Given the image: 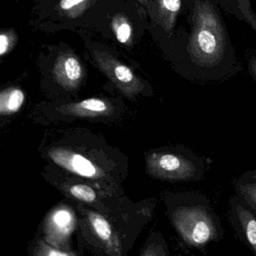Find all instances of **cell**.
I'll list each match as a JSON object with an SVG mask.
<instances>
[{
  "instance_id": "1",
  "label": "cell",
  "mask_w": 256,
  "mask_h": 256,
  "mask_svg": "<svg viewBox=\"0 0 256 256\" xmlns=\"http://www.w3.org/2000/svg\"><path fill=\"white\" fill-rule=\"evenodd\" d=\"M172 226L182 242L200 250L224 234L221 220L204 194L193 192L175 194L169 200Z\"/></svg>"
},
{
  "instance_id": "2",
  "label": "cell",
  "mask_w": 256,
  "mask_h": 256,
  "mask_svg": "<svg viewBox=\"0 0 256 256\" xmlns=\"http://www.w3.org/2000/svg\"><path fill=\"white\" fill-rule=\"evenodd\" d=\"M188 52L199 65L212 66L224 55L226 35L218 16L206 2L198 1L193 14Z\"/></svg>"
},
{
  "instance_id": "3",
  "label": "cell",
  "mask_w": 256,
  "mask_h": 256,
  "mask_svg": "<svg viewBox=\"0 0 256 256\" xmlns=\"http://www.w3.org/2000/svg\"><path fill=\"white\" fill-rule=\"evenodd\" d=\"M146 168L156 179L172 182H198L204 174L203 160L184 146L151 152Z\"/></svg>"
},
{
  "instance_id": "4",
  "label": "cell",
  "mask_w": 256,
  "mask_h": 256,
  "mask_svg": "<svg viewBox=\"0 0 256 256\" xmlns=\"http://www.w3.org/2000/svg\"><path fill=\"white\" fill-rule=\"evenodd\" d=\"M229 218L240 239L256 256V214L239 198L232 196Z\"/></svg>"
},
{
  "instance_id": "5",
  "label": "cell",
  "mask_w": 256,
  "mask_h": 256,
  "mask_svg": "<svg viewBox=\"0 0 256 256\" xmlns=\"http://www.w3.org/2000/svg\"><path fill=\"white\" fill-rule=\"evenodd\" d=\"M48 156L56 164L76 174L92 179L102 176L100 169L92 162L73 151L58 148L52 150Z\"/></svg>"
},
{
  "instance_id": "6",
  "label": "cell",
  "mask_w": 256,
  "mask_h": 256,
  "mask_svg": "<svg viewBox=\"0 0 256 256\" xmlns=\"http://www.w3.org/2000/svg\"><path fill=\"white\" fill-rule=\"evenodd\" d=\"M62 114L77 118H98L113 113V106L100 98H89L80 102L64 104L58 109Z\"/></svg>"
},
{
  "instance_id": "7",
  "label": "cell",
  "mask_w": 256,
  "mask_h": 256,
  "mask_svg": "<svg viewBox=\"0 0 256 256\" xmlns=\"http://www.w3.org/2000/svg\"><path fill=\"white\" fill-rule=\"evenodd\" d=\"M74 216L67 208L54 211L48 222V234L56 240H65L74 228Z\"/></svg>"
},
{
  "instance_id": "8",
  "label": "cell",
  "mask_w": 256,
  "mask_h": 256,
  "mask_svg": "<svg viewBox=\"0 0 256 256\" xmlns=\"http://www.w3.org/2000/svg\"><path fill=\"white\" fill-rule=\"evenodd\" d=\"M55 74L58 82L66 88H77L82 77L80 62L74 56L62 58L56 66Z\"/></svg>"
},
{
  "instance_id": "9",
  "label": "cell",
  "mask_w": 256,
  "mask_h": 256,
  "mask_svg": "<svg viewBox=\"0 0 256 256\" xmlns=\"http://www.w3.org/2000/svg\"><path fill=\"white\" fill-rule=\"evenodd\" d=\"M88 218L96 234L107 246L108 248L114 250L118 247V244L115 242L116 240L112 227L102 216L90 211L88 214Z\"/></svg>"
},
{
  "instance_id": "10",
  "label": "cell",
  "mask_w": 256,
  "mask_h": 256,
  "mask_svg": "<svg viewBox=\"0 0 256 256\" xmlns=\"http://www.w3.org/2000/svg\"><path fill=\"white\" fill-rule=\"evenodd\" d=\"M238 197L256 214V179L242 174L235 184Z\"/></svg>"
},
{
  "instance_id": "11",
  "label": "cell",
  "mask_w": 256,
  "mask_h": 256,
  "mask_svg": "<svg viewBox=\"0 0 256 256\" xmlns=\"http://www.w3.org/2000/svg\"><path fill=\"white\" fill-rule=\"evenodd\" d=\"M24 94L17 88L6 90L0 95V114H13L20 110L24 102Z\"/></svg>"
},
{
  "instance_id": "12",
  "label": "cell",
  "mask_w": 256,
  "mask_h": 256,
  "mask_svg": "<svg viewBox=\"0 0 256 256\" xmlns=\"http://www.w3.org/2000/svg\"><path fill=\"white\" fill-rule=\"evenodd\" d=\"M70 192L72 196H74L76 198L88 203L94 202L96 198L95 191L91 187L84 184L72 186L70 187Z\"/></svg>"
},
{
  "instance_id": "13",
  "label": "cell",
  "mask_w": 256,
  "mask_h": 256,
  "mask_svg": "<svg viewBox=\"0 0 256 256\" xmlns=\"http://www.w3.org/2000/svg\"><path fill=\"white\" fill-rule=\"evenodd\" d=\"M238 4L240 12L245 18L244 20L256 30V14L252 10L250 0H238Z\"/></svg>"
},
{
  "instance_id": "14",
  "label": "cell",
  "mask_w": 256,
  "mask_h": 256,
  "mask_svg": "<svg viewBox=\"0 0 256 256\" xmlns=\"http://www.w3.org/2000/svg\"><path fill=\"white\" fill-rule=\"evenodd\" d=\"M132 30L130 24L125 23L121 24L116 31V38L121 43H126L131 36Z\"/></svg>"
},
{
  "instance_id": "15",
  "label": "cell",
  "mask_w": 256,
  "mask_h": 256,
  "mask_svg": "<svg viewBox=\"0 0 256 256\" xmlns=\"http://www.w3.org/2000/svg\"><path fill=\"white\" fill-rule=\"evenodd\" d=\"M163 7L170 14H176L181 6L180 0H162Z\"/></svg>"
},
{
  "instance_id": "16",
  "label": "cell",
  "mask_w": 256,
  "mask_h": 256,
  "mask_svg": "<svg viewBox=\"0 0 256 256\" xmlns=\"http://www.w3.org/2000/svg\"><path fill=\"white\" fill-rule=\"evenodd\" d=\"M84 1L85 0H62L60 2V6L62 10H68L74 7V6L78 5Z\"/></svg>"
},
{
  "instance_id": "17",
  "label": "cell",
  "mask_w": 256,
  "mask_h": 256,
  "mask_svg": "<svg viewBox=\"0 0 256 256\" xmlns=\"http://www.w3.org/2000/svg\"><path fill=\"white\" fill-rule=\"evenodd\" d=\"M10 42L6 36L2 34L0 36V55H4L8 50Z\"/></svg>"
},
{
  "instance_id": "18",
  "label": "cell",
  "mask_w": 256,
  "mask_h": 256,
  "mask_svg": "<svg viewBox=\"0 0 256 256\" xmlns=\"http://www.w3.org/2000/svg\"><path fill=\"white\" fill-rule=\"evenodd\" d=\"M44 252L42 253L43 254L46 256H71L72 253L65 252H61L58 250H55V248H50V247H47L46 250H44Z\"/></svg>"
},
{
  "instance_id": "19",
  "label": "cell",
  "mask_w": 256,
  "mask_h": 256,
  "mask_svg": "<svg viewBox=\"0 0 256 256\" xmlns=\"http://www.w3.org/2000/svg\"><path fill=\"white\" fill-rule=\"evenodd\" d=\"M248 64H250V72H251L252 74L256 80V56H252Z\"/></svg>"
},
{
  "instance_id": "20",
  "label": "cell",
  "mask_w": 256,
  "mask_h": 256,
  "mask_svg": "<svg viewBox=\"0 0 256 256\" xmlns=\"http://www.w3.org/2000/svg\"><path fill=\"white\" fill-rule=\"evenodd\" d=\"M244 175H246V176H250V178H254V179H256V170H250V172H246V173L244 174Z\"/></svg>"
}]
</instances>
